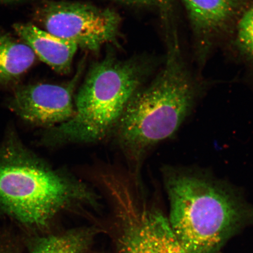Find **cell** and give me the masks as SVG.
Segmentation results:
<instances>
[{
	"instance_id": "9",
	"label": "cell",
	"mask_w": 253,
	"mask_h": 253,
	"mask_svg": "<svg viewBox=\"0 0 253 253\" xmlns=\"http://www.w3.org/2000/svg\"><path fill=\"white\" fill-rule=\"evenodd\" d=\"M14 30L35 54L60 74L71 71L78 46L71 41L40 29L31 24H15Z\"/></svg>"
},
{
	"instance_id": "12",
	"label": "cell",
	"mask_w": 253,
	"mask_h": 253,
	"mask_svg": "<svg viewBox=\"0 0 253 253\" xmlns=\"http://www.w3.org/2000/svg\"><path fill=\"white\" fill-rule=\"evenodd\" d=\"M234 28L237 50L253 65V2H250Z\"/></svg>"
},
{
	"instance_id": "13",
	"label": "cell",
	"mask_w": 253,
	"mask_h": 253,
	"mask_svg": "<svg viewBox=\"0 0 253 253\" xmlns=\"http://www.w3.org/2000/svg\"><path fill=\"white\" fill-rule=\"evenodd\" d=\"M28 0H17L18 3ZM126 4L138 6V7H154L162 12L164 17L171 15L173 0H116Z\"/></svg>"
},
{
	"instance_id": "5",
	"label": "cell",
	"mask_w": 253,
	"mask_h": 253,
	"mask_svg": "<svg viewBox=\"0 0 253 253\" xmlns=\"http://www.w3.org/2000/svg\"><path fill=\"white\" fill-rule=\"evenodd\" d=\"M141 190L130 185L113 189L109 198L120 220V253H185L160 211L142 201Z\"/></svg>"
},
{
	"instance_id": "11",
	"label": "cell",
	"mask_w": 253,
	"mask_h": 253,
	"mask_svg": "<svg viewBox=\"0 0 253 253\" xmlns=\"http://www.w3.org/2000/svg\"><path fill=\"white\" fill-rule=\"evenodd\" d=\"M87 239L84 233L69 232L39 240L33 253H83Z\"/></svg>"
},
{
	"instance_id": "10",
	"label": "cell",
	"mask_w": 253,
	"mask_h": 253,
	"mask_svg": "<svg viewBox=\"0 0 253 253\" xmlns=\"http://www.w3.org/2000/svg\"><path fill=\"white\" fill-rule=\"evenodd\" d=\"M36 57L27 44L0 31V88L17 82L34 64Z\"/></svg>"
},
{
	"instance_id": "1",
	"label": "cell",
	"mask_w": 253,
	"mask_h": 253,
	"mask_svg": "<svg viewBox=\"0 0 253 253\" xmlns=\"http://www.w3.org/2000/svg\"><path fill=\"white\" fill-rule=\"evenodd\" d=\"M163 176L169 223L185 253H216L253 223V206L243 193L208 170L167 166Z\"/></svg>"
},
{
	"instance_id": "4",
	"label": "cell",
	"mask_w": 253,
	"mask_h": 253,
	"mask_svg": "<svg viewBox=\"0 0 253 253\" xmlns=\"http://www.w3.org/2000/svg\"><path fill=\"white\" fill-rule=\"evenodd\" d=\"M145 73L140 62L122 61L112 54L94 63L75 97V115L47 129L43 142L48 145L94 143L112 135L141 87Z\"/></svg>"
},
{
	"instance_id": "8",
	"label": "cell",
	"mask_w": 253,
	"mask_h": 253,
	"mask_svg": "<svg viewBox=\"0 0 253 253\" xmlns=\"http://www.w3.org/2000/svg\"><path fill=\"white\" fill-rule=\"evenodd\" d=\"M195 37L199 59L205 61L220 38L234 30L250 0H181Z\"/></svg>"
},
{
	"instance_id": "2",
	"label": "cell",
	"mask_w": 253,
	"mask_h": 253,
	"mask_svg": "<svg viewBox=\"0 0 253 253\" xmlns=\"http://www.w3.org/2000/svg\"><path fill=\"white\" fill-rule=\"evenodd\" d=\"M166 62L151 83L131 97L113 135L137 173L148 151L172 137L197 102V87L183 61L175 28L167 30Z\"/></svg>"
},
{
	"instance_id": "7",
	"label": "cell",
	"mask_w": 253,
	"mask_h": 253,
	"mask_svg": "<svg viewBox=\"0 0 253 253\" xmlns=\"http://www.w3.org/2000/svg\"><path fill=\"white\" fill-rule=\"evenodd\" d=\"M82 66L71 81L65 84L18 87L8 99L9 109L24 121L47 128L68 122L75 113L74 91L82 75Z\"/></svg>"
},
{
	"instance_id": "6",
	"label": "cell",
	"mask_w": 253,
	"mask_h": 253,
	"mask_svg": "<svg viewBox=\"0 0 253 253\" xmlns=\"http://www.w3.org/2000/svg\"><path fill=\"white\" fill-rule=\"evenodd\" d=\"M35 18L47 33L92 52L115 42L121 24L113 9L81 2H46L36 9Z\"/></svg>"
},
{
	"instance_id": "3",
	"label": "cell",
	"mask_w": 253,
	"mask_h": 253,
	"mask_svg": "<svg viewBox=\"0 0 253 253\" xmlns=\"http://www.w3.org/2000/svg\"><path fill=\"white\" fill-rule=\"evenodd\" d=\"M95 199L84 182L52 169L9 132L0 146V207L6 212L42 227L61 211Z\"/></svg>"
}]
</instances>
